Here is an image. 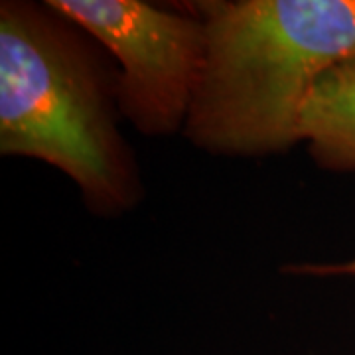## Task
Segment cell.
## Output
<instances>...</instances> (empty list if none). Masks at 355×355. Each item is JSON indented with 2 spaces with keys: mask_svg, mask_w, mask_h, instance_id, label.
I'll use <instances>...</instances> for the list:
<instances>
[{
  "mask_svg": "<svg viewBox=\"0 0 355 355\" xmlns=\"http://www.w3.org/2000/svg\"><path fill=\"white\" fill-rule=\"evenodd\" d=\"M288 272L296 275H312V277H355V259L347 263H334V265H300L291 266Z\"/></svg>",
  "mask_w": 355,
  "mask_h": 355,
  "instance_id": "5",
  "label": "cell"
},
{
  "mask_svg": "<svg viewBox=\"0 0 355 355\" xmlns=\"http://www.w3.org/2000/svg\"><path fill=\"white\" fill-rule=\"evenodd\" d=\"M116 58L123 73L116 99L142 135H172L186 125L205 60L200 16L164 10L140 0H48Z\"/></svg>",
  "mask_w": 355,
  "mask_h": 355,
  "instance_id": "3",
  "label": "cell"
},
{
  "mask_svg": "<svg viewBox=\"0 0 355 355\" xmlns=\"http://www.w3.org/2000/svg\"><path fill=\"white\" fill-rule=\"evenodd\" d=\"M193 12L205 60L186 135L217 154L291 148L314 83L355 51V0H209Z\"/></svg>",
  "mask_w": 355,
  "mask_h": 355,
  "instance_id": "1",
  "label": "cell"
},
{
  "mask_svg": "<svg viewBox=\"0 0 355 355\" xmlns=\"http://www.w3.org/2000/svg\"><path fill=\"white\" fill-rule=\"evenodd\" d=\"M300 140L322 168L355 170V51L314 83L300 114Z\"/></svg>",
  "mask_w": 355,
  "mask_h": 355,
  "instance_id": "4",
  "label": "cell"
},
{
  "mask_svg": "<svg viewBox=\"0 0 355 355\" xmlns=\"http://www.w3.org/2000/svg\"><path fill=\"white\" fill-rule=\"evenodd\" d=\"M48 8L2 2L0 150L60 168L91 209L119 214L139 196L101 71Z\"/></svg>",
  "mask_w": 355,
  "mask_h": 355,
  "instance_id": "2",
  "label": "cell"
}]
</instances>
